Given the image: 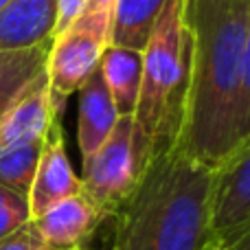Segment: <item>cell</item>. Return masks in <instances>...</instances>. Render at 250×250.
I'll list each match as a JSON object with an SVG mask.
<instances>
[{
	"mask_svg": "<svg viewBox=\"0 0 250 250\" xmlns=\"http://www.w3.org/2000/svg\"><path fill=\"white\" fill-rule=\"evenodd\" d=\"M189 66L178 147L215 169L237 147L248 0H182Z\"/></svg>",
	"mask_w": 250,
	"mask_h": 250,
	"instance_id": "1",
	"label": "cell"
},
{
	"mask_svg": "<svg viewBox=\"0 0 250 250\" xmlns=\"http://www.w3.org/2000/svg\"><path fill=\"white\" fill-rule=\"evenodd\" d=\"M213 169L185 149L154 154L134 191L112 217V250H207Z\"/></svg>",
	"mask_w": 250,
	"mask_h": 250,
	"instance_id": "2",
	"label": "cell"
},
{
	"mask_svg": "<svg viewBox=\"0 0 250 250\" xmlns=\"http://www.w3.org/2000/svg\"><path fill=\"white\" fill-rule=\"evenodd\" d=\"M187 33L182 0H165L156 26L143 48V75L134 123L149 143V158L178 145L187 101Z\"/></svg>",
	"mask_w": 250,
	"mask_h": 250,
	"instance_id": "3",
	"label": "cell"
},
{
	"mask_svg": "<svg viewBox=\"0 0 250 250\" xmlns=\"http://www.w3.org/2000/svg\"><path fill=\"white\" fill-rule=\"evenodd\" d=\"M147 160L149 143L132 117H121L108 141L83 160L82 193L105 220H112L141 180Z\"/></svg>",
	"mask_w": 250,
	"mask_h": 250,
	"instance_id": "4",
	"label": "cell"
},
{
	"mask_svg": "<svg viewBox=\"0 0 250 250\" xmlns=\"http://www.w3.org/2000/svg\"><path fill=\"white\" fill-rule=\"evenodd\" d=\"M112 13L83 7V11L53 38L46 57V82L53 110L62 117L66 99L82 90L99 68L104 51L110 46Z\"/></svg>",
	"mask_w": 250,
	"mask_h": 250,
	"instance_id": "5",
	"label": "cell"
},
{
	"mask_svg": "<svg viewBox=\"0 0 250 250\" xmlns=\"http://www.w3.org/2000/svg\"><path fill=\"white\" fill-rule=\"evenodd\" d=\"M250 222V138L239 143L215 169L211 193L213 242L226 244Z\"/></svg>",
	"mask_w": 250,
	"mask_h": 250,
	"instance_id": "6",
	"label": "cell"
},
{
	"mask_svg": "<svg viewBox=\"0 0 250 250\" xmlns=\"http://www.w3.org/2000/svg\"><path fill=\"white\" fill-rule=\"evenodd\" d=\"M77 193H82V180L73 171V165H70L68 154H66L64 127H62L60 119H55L46 138H44L40 163L29 191L31 220L40 217L44 211L55 207L57 202Z\"/></svg>",
	"mask_w": 250,
	"mask_h": 250,
	"instance_id": "7",
	"label": "cell"
},
{
	"mask_svg": "<svg viewBox=\"0 0 250 250\" xmlns=\"http://www.w3.org/2000/svg\"><path fill=\"white\" fill-rule=\"evenodd\" d=\"M104 222L105 217L88 202L86 195L77 193L44 211L33 224L51 250H77L88 246Z\"/></svg>",
	"mask_w": 250,
	"mask_h": 250,
	"instance_id": "8",
	"label": "cell"
},
{
	"mask_svg": "<svg viewBox=\"0 0 250 250\" xmlns=\"http://www.w3.org/2000/svg\"><path fill=\"white\" fill-rule=\"evenodd\" d=\"M57 0H9L0 9V51H24L53 42Z\"/></svg>",
	"mask_w": 250,
	"mask_h": 250,
	"instance_id": "9",
	"label": "cell"
},
{
	"mask_svg": "<svg viewBox=\"0 0 250 250\" xmlns=\"http://www.w3.org/2000/svg\"><path fill=\"white\" fill-rule=\"evenodd\" d=\"M60 114L53 110L46 70L13 101L0 121V149L20 143L42 141Z\"/></svg>",
	"mask_w": 250,
	"mask_h": 250,
	"instance_id": "10",
	"label": "cell"
},
{
	"mask_svg": "<svg viewBox=\"0 0 250 250\" xmlns=\"http://www.w3.org/2000/svg\"><path fill=\"white\" fill-rule=\"evenodd\" d=\"M119 119H121L119 110L105 88L99 68H97L79 90L77 145L82 151V160H88L108 141Z\"/></svg>",
	"mask_w": 250,
	"mask_h": 250,
	"instance_id": "11",
	"label": "cell"
},
{
	"mask_svg": "<svg viewBox=\"0 0 250 250\" xmlns=\"http://www.w3.org/2000/svg\"><path fill=\"white\" fill-rule=\"evenodd\" d=\"M99 73L117 105L119 117H132L141 90L143 53L110 44L101 55Z\"/></svg>",
	"mask_w": 250,
	"mask_h": 250,
	"instance_id": "12",
	"label": "cell"
},
{
	"mask_svg": "<svg viewBox=\"0 0 250 250\" xmlns=\"http://www.w3.org/2000/svg\"><path fill=\"white\" fill-rule=\"evenodd\" d=\"M51 44L44 42L24 51H0V121L13 101L46 70Z\"/></svg>",
	"mask_w": 250,
	"mask_h": 250,
	"instance_id": "13",
	"label": "cell"
},
{
	"mask_svg": "<svg viewBox=\"0 0 250 250\" xmlns=\"http://www.w3.org/2000/svg\"><path fill=\"white\" fill-rule=\"evenodd\" d=\"M163 7L165 0H117L112 11L110 44L143 53Z\"/></svg>",
	"mask_w": 250,
	"mask_h": 250,
	"instance_id": "14",
	"label": "cell"
},
{
	"mask_svg": "<svg viewBox=\"0 0 250 250\" xmlns=\"http://www.w3.org/2000/svg\"><path fill=\"white\" fill-rule=\"evenodd\" d=\"M42 147L44 138L2 147L0 149V187H7V189L16 191L29 200V191L33 185Z\"/></svg>",
	"mask_w": 250,
	"mask_h": 250,
	"instance_id": "15",
	"label": "cell"
},
{
	"mask_svg": "<svg viewBox=\"0 0 250 250\" xmlns=\"http://www.w3.org/2000/svg\"><path fill=\"white\" fill-rule=\"evenodd\" d=\"M250 138V0L246 16V33L242 48V82L237 99V145Z\"/></svg>",
	"mask_w": 250,
	"mask_h": 250,
	"instance_id": "16",
	"label": "cell"
},
{
	"mask_svg": "<svg viewBox=\"0 0 250 250\" xmlns=\"http://www.w3.org/2000/svg\"><path fill=\"white\" fill-rule=\"evenodd\" d=\"M31 220L29 200L16 191L0 187V239Z\"/></svg>",
	"mask_w": 250,
	"mask_h": 250,
	"instance_id": "17",
	"label": "cell"
},
{
	"mask_svg": "<svg viewBox=\"0 0 250 250\" xmlns=\"http://www.w3.org/2000/svg\"><path fill=\"white\" fill-rule=\"evenodd\" d=\"M0 250H51V246L42 239L33 220H29L20 229L0 239Z\"/></svg>",
	"mask_w": 250,
	"mask_h": 250,
	"instance_id": "18",
	"label": "cell"
},
{
	"mask_svg": "<svg viewBox=\"0 0 250 250\" xmlns=\"http://www.w3.org/2000/svg\"><path fill=\"white\" fill-rule=\"evenodd\" d=\"M88 0H57V22H55V35L62 33L79 13L83 11ZM53 35V38H55Z\"/></svg>",
	"mask_w": 250,
	"mask_h": 250,
	"instance_id": "19",
	"label": "cell"
},
{
	"mask_svg": "<svg viewBox=\"0 0 250 250\" xmlns=\"http://www.w3.org/2000/svg\"><path fill=\"white\" fill-rule=\"evenodd\" d=\"M222 248L224 250H250V222L242 230H237L226 244H222Z\"/></svg>",
	"mask_w": 250,
	"mask_h": 250,
	"instance_id": "20",
	"label": "cell"
},
{
	"mask_svg": "<svg viewBox=\"0 0 250 250\" xmlns=\"http://www.w3.org/2000/svg\"><path fill=\"white\" fill-rule=\"evenodd\" d=\"M114 2H117V0H88V2H86V7L97 9V11L112 13V11H114Z\"/></svg>",
	"mask_w": 250,
	"mask_h": 250,
	"instance_id": "21",
	"label": "cell"
},
{
	"mask_svg": "<svg viewBox=\"0 0 250 250\" xmlns=\"http://www.w3.org/2000/svg\"><path fill=\"white\" fill-rule=\"evenodd\" d=\"M207 250H224V248H222V246H220V244L211 242V244H208V246H207Z\"/></svg>",
	"mask_w": 250,
	"mask_h": 250,
	"instance_id": "22",
	"label": "cell"
},
{
	"mask_svg": "<svg viewBox=\"0 0 250 250\" xmlns=\"http://www.w3.org/2000/svg\"><path fill=\"white\" fill-rule=\"evenodd\" d=\"M7 2H9V0H0V9H2L4 4H7Z\"/></svg>",
	"mask_w": 250,
	"mask_h": 250,
	"instance_id": "23",
	"label": "cell"
},
{
	"mask_svg": "<svg viewBox=\"0 0 250 250\" xmlns=\"http://www.w3.org/2000/svg\"><path fill=\"white\" fill-rule=\"evenodd\" d=\"M77 250H92V248H88V246H86V248H77Z\"/></svg>",
	"mask_w": 250,
	"mask_h": 250,
	"instance_id": "24",
	"label": "cell"
}]
</instances>
